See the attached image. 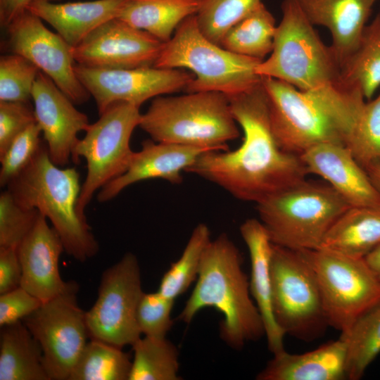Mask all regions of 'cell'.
<instances>
[{
  "label": "cell",
  "mask_w": 380,
  "mask_h": 380,
  "mask_svg": "<svg viewBox=\"0 0 380 380\" xmlns=\"http://www.w3.org/2000/svg\"><path fill=\"white\" fill-rule=\"evenodd\" d=\"M0 380H50L42 347L23 321L1 327Z\"/></svg>",
  "instance_id": "26"
},
{
  "label": "cell",
  "mask_w": 380,
  "mask_h": 380,
  "mask_svg": "<svg viewBox=\"0 0 380 380\" xmlns=\"http://www.w3.org/2000/svg\"><path fill=\"white\" fill-rule=\"evenodd\" d=\"M242 265L238 248L226 234L211 240L203 253L196 286L178 316L189 324L203 308H215L223 315L220 338L235 350L265 335Z\"/></svg>",
  "instance_id": "3"
},
{
  "label": "cell",
  "mask_w": 380,
  "mask_h": 380,
  "mask_svg": "<svg viewBox=\"0 0 380 380\" xmlns=\"http://www.w3.org/2000/svg\"><path fill=\"white\" fill-rule=\"evenodd\" d=\"M74 281L63 293L44 302L22 321L39 343L50 380H68L89 338L86 311L80 308Z\"/></svg>",
  "instance_id": "13"
},
{
  "label": "cell",
  "mask_w": 380,
  "mask_h": 380,
  "mask_svg": "<svg viewBox=\"0 0 380 380\" xmlns=\"http://www.w3.org/2000/svg\"><path fill=\"white\" fill-rule=\"evenodd\" d=\"M211 241L208 227L198 224L193 230L180 256L163 274L158 291L175 300L197 279L203 253Z\"/></svg>",
  "instance_id": "33"
},
{
  "label": "cell",
  "mask_w": 380,
  "mask_h": 380,
  "mask_svg": "<svg viewBox=\"0 0 380 380\" xmlns=\"http://www.w3.org/2000/svg\"><path fill=\"white\" fill-rule=\"evenodd\" d=\"M300 156L308 174L322 177L350 206L380 208V194L346 145L321 144Z\"/></svg>",
  "instance_id": "20"
},
{
  "label": "cell",
  "mask_w": 380,
  "mask_h": 380,
  "mask_svg": "<svg viewBox=\"0 0 380 380\" xmlns=\"http://www.w3.org/2000/svg\"><path fill=\"white\" fill-rule=\"evenodd\" d=\"M36 209L20 205L7 190L0 194V247L17 249L39 216Z\"/></svg>",
  "instance_id": "38"
},
{
  "label": "cell",
  "mask_w": 380,
  "mask_h": 380,
  "mask_svg": "<svg viewBox=\"0 0 380 380\" xmlns=\"http://www.w3.org/2000/svg\"><path fill=\"white\" fill-rule=\"evenodd\" d=\"M5 29L6 47L11 53L33 63L75 104L88 101L91 95L75 72L72 47L58 33L46 28L40 18L26 10Z\"/></svg>",
  "instance_id": "15"
},
{
  "label": "cell",
  "mask_w": 380,
  "mask_h": 380,
  "mask_svg": "<svg viewBox=\"0 0 380 380\" xmlns=\"http://www.w3.org/2000/svg\"><path fill=\"white\" fill-rule=\"evenodd\" d=\"M380 245V208L351 206L329 229L319 248L365 258Z\"/></svg>",
  "instance_id": "25"
},
{
  "label": "cell",
  "mask_w": 380,
  "mask_h": 380,
  "mask_svg": "<svg viewBox=\"0 0 380 380\" xmlns=\"http://www.w3.org/2000/svg\"><path fill=\"white\" fill-rule=\"evenodd\" d=\"M32 0H0V24L6 28L17 16L27 10Z\"/></svg>",
  "instance_id": "43"
},
{
  "label": "cell",
  "mask_w": 380,
  "mask_h": 380,
  "mask_svg": "<svg viewBox=\"0 0 380 380\" xmlns=\"http://www.w3.org/2000/svg\"><path fill=\"white\" fill-rule=\"evenodd\" d=\"M39 69L15 53L0 57V101L29 103Z\"/></svg>",
  "instance_id": "36"
},
{
  "label": "cell",
  "mask_w": 380,
  "mask_h": 380,
  "mask_svg": "<svg viewBox=\"0 0 380 380\" xmlns=\"http://www.w3.org/2000/svg\"><path fill=\"white\" fill-rule=\"evenodd\" d=\"M127 0L56 4L32 0L27 10L50 24L72 47L106 22L118 18Z\"/></svg>",
  "instance_id": "23"
},
{
  "label": "cell",
  "mask_w": 380,
  "mask_h": 380,
  "mask_svg": "<svg viewBox=\"0 0 380 380\" xmlns=\"http://www.w3.org/2000/svg\"><path fill=\"white\" fill-rule=\"evenodd\" d=\"M282 19L277 26L270 57L255 72L310 90L341 82V65L331 49L324 44L298 0H284Z\"/></svg>",
  "instance_id": "8"
},
{
  "label": "cell",
  "mask_w": 380,
  "mask_h": 380,
  "mask_svg": "<svg viewBox=\"0 0 380 380\" xmlns=\"http://www.w3.org/2000/svg\"><path fill=\"white\" fill-rule=\"evenodd\" d=\"M260 3V0H199L196 13L198 26L208 39L220 45L227 30Z\"/></svg>",
  "instance_id": "34"
},
{
  "label": "cell",
  "mask_w": 380,
  "mask_h": 380,
  "mask_svg": "<svg viewBox=\"0 0 380 380\" xmlns=\"http://www.w3.org/2000/svg\"><path fill=\"white\" fill-rule=\"evenodd\" d=\"M143 293L138 259L127 253L102 274L96 302L86 312L89 338L132 346L141 335L137 310Z\"/></svg>",
  "instance_id": "12"
},
{
  "label": "cell",
  "mask_w": 380,
  "mask_h": 380,
  "mask_svg": "<svg viewBox=\"0 0 380 380\" xmlns=\"http://www.w3.org/2000/svg\"><path fill=\"white\" fill-rule=\"evenodd\" d=\"M256 206L272 243L294 250L319 248L334 223L351 207L329 184L307 179Z\"/></svg>",
  "instance_id": "7"
},
{
  "label": "cell",
  "mask_w": 380,
  "mask_h": 380,
  "mask_svg": "<svg viewBox=\"0 0 380 380\" xmlns=\"http://www.w3.org/2000/svg\"><path fill=\"white\" fill-rule=\"evenodd\" d=\"M276 28L273 15L260 3L227 30L220 46L234 53L263 61L272 51Z\"/></svg>",
  "instance_id": "28"
},
{
  "label": "cell",
  "mask_w": 380,
  "mask_h": 380,
  "mask_svg": "<svg viewBox=\"0 0 380 380\" xmlns=\"http://www.w3.org/2000/svg\"><path fill=\"white\" fill-rule=\"evenodd\" d=\"M272 307L286 334L310 341L329 326L313 269L300 250L272 243Z\"/></svg>",
  "instance_id": "10"
},
{
  "label": "cell",
  "mask_w": 380,
  "mask_h": 380,
  "mask_svg": "<svg viewBox=\"0 0 380 380\" xmlns=\"http://www.w3.org/2000/svg\"><path fill=\"white\" fill-rule=\"evenodd\" d=\"M198 8L199 0H127L118 18L165 43Z\"/></svg>",
  "instance_id": "27"
},
{
  "label": "cell",
  "mask_w": 380,
  "mask_h": 380,
  "mask_svg": "<svg viewBox=\"0 0 380 380\" xmlns=\"http://www.w3.org/2000/svg\"><path fill=\"white\" fill-rule=\"evenodd\" d=\"M262 61L231 52L208 39L194 14L182 20L164 43L153 66L191 70L194 79L185 89L188 93L213 91L230 96L260 83L255 70Z\"/></svg>",
  "instance_id": "6"
},
{
  "label": "cell",
  "mask_w": 380,
  "mask_h": 380,
  "mask_svg": "<svg viewBox=\"0 0 380 380\" xmlns=\"http://www.w3.org/2000/svg\"><path fill=\"white\" fill-rule=\"evenodd\" d=\"M42 303L21 286L0 294V327L22 321Z\"/></svg>",
  "instance_id": "41"
},
{
  "label": "cell",
  "mask_w": 380,
  "mask_h": 380,
  "mask_svg": "<svg viewBox=\"0 0 380 380\" xmlns=\"http://www.w3.org/2000/svg\"><path fill=\"white\" fill-rule=\"evenodd\" d=\"M211 151L205 147L145 140L141 150L134 153L127 170L103 186L97 200L108 201L129 186L147 179H162L179 184L182 172L192 166L201 155Z\"/></svg>",
  "instance_id": "19"
},
{
  "label": "cell",
  "mask_w": 380,
  "mask_h": 380,
  "mask_svg": "<svg viewBox=\"0 0 380 380\" xmlns=\"http://www.w3.org/2000/svg\"><path fill=\"white\" fill-rule=\"evenodd\" d=\"M36 122L42 130L51 160L63 167L71 160L72 149L90 123L86 114L45 73L39 71L32 91Z\"/></svg>",
  "instance_id": "17"
},
{
  "label": "cell",
  "mask_w": 380,
  "mask_h": 380,
  "mask_svg": "<svg viewBox=\"0 0 380 380\" xmlns=\"http://www.w3.org/2000/svg\"><path fill=\"white\" fill-rule=\"evenodd\" d=\"M239 230L250 256L251 294L263 321L268 349L275 355L285 350V334L277 325L272 307L270 262L272 243L260 220L247 219L241 224Z\"/></svg>",
  "instance_id": "22"
},
{
  "label": "cell",
  "mask_w": 380,
  "mask_h": 380,
  "mask_svg": "<svg viewBox=\"0 0 380 380\" xmlns=\"http://www.w3.org/2000/svg\"><path fill=\"white\" fill-rule=\"evenodd\" d=\"M309 21L327 27L341 65L357 49L376 0H298Z\"/></svg>",
  "instance_id": "21"
},
{
  "label": "cell",
  "mask_w": 380,
  "mask_h": 380,
  "mask_svg": "<svg viewBox=\"0 0 380 380\" xmlns=\"http://www.w3.org/2000/svg\"><path fill=\"white\" fill-rule=\"evenodd\" d=\"M45 1H58V0H45Z\"/></svg>",
  "instance_id": "46"
},
{
  "label": "cell",
  "mask_w": 380,
  "mask_h": 380,
  "mask_svg": "<svg viewBox=\"0 0 380 380\" xmlns=\"http://www.w3.org/2000/svg\"><path fill=\"white\" fill-rule=\"evenodd\" d=\"M228 97L243 132L241 144L233 151L205 152L186 172L255 203L306 179L308 172L300 156L282 150L274 138L261 82Z\"/></svg>",
  "instance_id": "1"
},
{
  "label": "cell",
  "mask_w": 380,
  "mask_h": 380,
  "mask_svg": "<svg viewBox=\"0 0 380 380\" xmlns=\"http://www.w3.org/2000/svg\"><path fill=\"white\" fill-rule=\"evenodd\" d=\"M365 170L372 184L380 194V161H375L369 164Z\"/></svg>",
  "instance_id": "44"
},
{
  "label": "cell",
  "mask_w": 380,
  "mask_h": 380,
  "mask_svg": "<svg viewBox=\"0 0 380 380\" xmlns=\"http://www.w3.org/2000/svg\"><path fill=\"white\" fill-rule=\"evenodd\" d=\"M164 42L118 18L100 25L72 47L76 64L100 68L153 66Z\"/></svg>",
  "instance_id": "16"
},
{
  "label": "cell",
  "mask_w": 380,
  "mask_h": 380,
  "mask_svg": "<svg viewBox=\"0 0 380 380\" xmlns=\"http://www.w3.org/2000/svg\"><path fill=\"white\" fill-rule=\"evenodd\" d=\"M129 354L108 343L90 339L73 366L68 380H129Z\"/></svg>",
  "instance_id": "29"
},
{
  "label": "cell",
  "mask_w": 380,
  "mask_h": 380,
  "mask_svg": "<svg viewBox=\"0 0 380 380\" xmlns=\"http://www.w3.org/2000/svg\"><path fill=\"white\" fill-rule=\"evenodd\" d=\"M227 95L219 91L157 96L139 127L155 141L227 150L239 137Z\"/></svg>",
  "instance_id": "5"
},
{
  "label": "cell",
  "mask_w": 380,
  "mask_h": 380,
  "mask_svg": "<svg viewBox=\"0 0 380 380\" xmlns=\"http://www.w3.org/2000/svg\"><path fill=\"white\" fill-rule=\"evenodd\" d=\"M93 124L82 139L75 145L71 160L77 164L80 158L87 163V175L81 186L77 203L78 213L84 210L94 194L122 175L127 169L133 154L130 139L139 125V107L118 102L110 105Z\"/></svg>",
  "instance_id": "9"
},
{
  "label": "cell",
  "mask_w": 380,
  "mask_h": 380,
  "mask_svg": "<svg viewBox=\"0 0 380 380\" xmlns=\"http://www.w3.org/2000/svg\"><path fill=\"white\" fill-rule=\"evenodd\" d=\"M132 346L129 380H179V350L166 337L139 338Z\"/></svg>",
  "instance_id": "31"
},
{
  "label": "cell",
  "mask_w": 380,
  "mask_h": 380,
  "mask_svg": "<svg viewBox=\"0 0 380 380\" xmlns=\"http://www.w3.org/2000/svg\"><path fill=\"white\" fill-rule=\"evenodd\" d=\"M346 343L338 340L301 354L286 350L274 355L258 380H342L346 378Z\"/></svg>",
  "instance_id": "24"
},
{
  "label": "cell",
  "mask_w": 380,
  "mask_h": 380,
  "mask_svg": "<svg viewBox=\"0 0 380 380\" xmlns=\"http://www.w3.org/2000/svg\"><path fill=\"white\" fill-rule=\"evenodd\" d=\"M81 186L78 171L56 165L42 144L31 163L6 188L20 205L36 209L49 220L65 252L83 262L97 254L99 246L87 217L77 210Z\"/></svg>",
  "instance_id": "4"
},
{
  "label": "cell",
  "mask_w": 380,
  "mask_h": 380,
  "mask_svg": "<svg viewBox=\"0 0 380 380\" xmlns=\"http://www.w3.org/2000/svg\"><path fill=\"white\" fill-rule=\"evenodd\" d=\"M346 146L364 169L380 161V94L364 103Z\"/></svg>",
  "instance_id": "35"
},
{
  "label": "cell",
  "mask_w": 380,
  "mask_h": 380,
  "mask_svg": "<svg viewBox=\"0 0 380 380\" xmlns=\"http://www.w3.org/2000/svg\"><path fill=\"white\" fill-rule=\"evenodd\" d=\"M37 122L27 127L0 154V186L6 187L32 160L42 145Z\"/></svg>",
  "instance_id": "37"
},
{
  "label": "cell",
  "mask_w": 380,
  "mask_h": 380,
  "mask_svg": "<svg viewBox=\"0 0 380 380\" xmlns=\"http://www.w3.org/2000/svg\"><path fill=\"white\" fill-rule=\"evenodd\" d=\"M75 69L80 82L94 97L99 115L118 102L140 107L151 98L186 89L194 79L192 72L180 68H100L75 64Z\"/></svg>",
  "instance_id": "14"
},
{
  "label": "cell",
  "mask_w": 380,
  "mask_h": 380,
  "mask_svg": "<svg viewBox=\"0 0 380 380\" xmlns=\"http://www.w3.org/2000/svg\"><path fill=\"white\" fill-rule=\"evenodd\" d=\"M300 251L317 277L329 326L346 333L380 303V279L365 258L324 248Z\"/></svg>",
  "instance_id": "11"
},
{
  "label": "cell",
  "mask_w": 380,
  "mask_h": 380,
  "mask_svg": "<svg viewBox=\"0 0 380 380\" xmlns=\"http://www.w3.org/2000/svg\"><path fill=\"white\" fill-rule=\"evenodd\" d=\"M346 378L359 380L380 354V303L362 315L346 333Z\"/></svg>",
  "instance_id": "30"
},
{
  "label": "cell",
  "mask_w": 380,
  "mask_h": 380,
  "mask_svg": "<svg viewBox=\"0 0 380 380\" xmlns=\"http://www.w3.org/2000/svg\"><path fill=\"white\" fill-rule=\"evenodd\" d=\"M341 79L358 86L367 99L380 87V15L365 27L357 49L341 67Z\"/></svg>",
  "instance_id": "32"
},
{
  "label": "cell",
  "mask_w": 380,
  "mask_h": 380,
  "mask_svg": "<svg viewBox=\"0 0 380 380\" xmlns=\"http://www.w3.org/2000/svg\"><path fill=\"white\" fill-rule=\"evenodd\" d=\"M16 250L22 270L20 286L43 303L73 284L74 281H65L61 277L58 262L64 246L42 214Z\"/></svg>",
  "instance_id": "18"
},
{
  "label": "cell",
  "mask_w": 380,
  "mask_h": 380,
  "mask_svg": "<svg viewBox=\"0 0 380 380\" xmlns=\"http://www.w3.org/2000/svg\"><path fill=\"white\" fill-rule=\"evenodd\" d=\"M261 83L278 145L298 156L321 144L346 146L365 103L360 87L343 80L310 90L270 77Z\"/></svg>",
  "instance_id": "2"
},
{
  "label": "cell",
  "mask_w": 380,
  "mask_h": 380,
  "mask_svg": "<svg viewBox=\"0 0 380 380\" xmlns=\"http://www.w3.org/2000/svg\"><path fill=\"white\" fill-rule=\"evenodd\" d=\"M175 300L158 291L143 293L137 310V322L141 334L151 337H166L173 325L171 313Z\"/></svg>",
  "instance_id": "39"
},
{
  "label": "cell",
  "mask_w": 380,
  "mask_h": 380,
  "mask_svg": "<svg viewBox=\"0 0 380 380\" xmlns=\"http://www.w3.org/2000/svg\"><path fill=\"white\" fill-rule=\"evenodd\" d=\"M22 270L17 250L0 247V294L20 286Z\"/></svg>",
  "instance_id": "42"
},
{
  "label": "cell",
  "mask_w": 380,
  "mask_h": 380,
  "mask_svg": "<svg viewBox=\"0 0 380 380\" xmlns=\"http://www.w3.org/2000/svg\"><path fill=\"white\" fill-rule=\"evenodd\" d=\"M365 259L380 279V245L371 251Z\"/></svg>",
  "instance_id": "45"
},
{
  "label": "cell",
  "mask_w": 380,
  "mask_h": 380,
  "mask_svg": "<svg viewBox=\"0 0 380 380\" xmlns=\"http://www.w3.org/2000/svg\"><path fill=\"white\" fill-rule=\"evenodd\" d=\"M34 122V112L29 103L0 101V154L16 136Z\"/></svg>",
  "instance_id": "40"
}]
</instances>
